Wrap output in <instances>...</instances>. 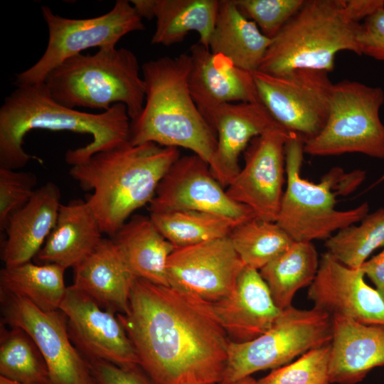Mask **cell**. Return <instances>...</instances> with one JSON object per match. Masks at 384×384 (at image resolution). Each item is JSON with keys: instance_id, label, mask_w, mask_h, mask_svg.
Segmentation results:
<instances>
[{"instance_id": "29", "label": "cell", "mask_w": 384, "mask_h": 384, "mask_svg": "<svg viewBox=\"0 0 384 384\" xmlns=\"http://www.w3.org/2000/svg\"><path fill=\"white\" fill-rule=\"evenodd\" d=\"M65 269L55 264L31 261L6 267L0 272V292L27 299L45 311L58 310L67 287Z\"/></svg>"}, {"instance_id": "8", "label": "cell", "mask_w": 384, "mask_h": 384, "mask_svg": "<svg viewBox=\"0 0 384 384\" xmlns=\"http://www.w3.org/2000/svg\"><path fill=\"white\" fill-rule=\"evenodd\" d=\"M383 104L380 87L349 80L334 83L326 122L317 135L304 142V154L360 153L384 159V124L379 114Z\"/></svg>"}, {"instance_id": "10", "label": "cell", "mask_w": 384, "mask_h": 384, "mask_svg": "<svg viewBox=\"0 0 384 384\" xmlns=\"http://www.w3.org/2000/svg\"><path fill=\"white\" fill-rule=\"evenodd\" d=\"M41 12L48 29V41L41 58L16 75V87L44 82L47 75L65 60L93 48L116 47L125 35L145 27L130 1L118 0L109 12L82 19L64 18L46 6Z\"/></svg>"}, {"instance_id": "25", "label": "cell", "mask_w": 384, "mask_h": 384, "mask_svg": "<svg viewBox=\"0 0 384 384\" xmlns=\"http://www.w3.org/2000/svg\"><path fill=\"white\" fill-rule=\"evenodd\" d=\"M111 239L136 278L169 287L167 262L176 247L162 235L150 217L133 215Z\"/></svg>"}, {"instance_id": "14", "label": "cell", "mask_w": 384, "mask_h": 384, "mask_svg": "<svg viewBox=\"0 0 384 384\" xmlns=\"http://www.w3.org/2000/svg\"><path fill=\"white\" fill-rule=\"evenodd\" d=\"M191 210L223 215L242 223L256 218L247 206L233 201L196 154L179 156L160 181L149 212Z\"/></svg>"}, {"instance_id": "37", "label": "cell", "mask_w": 384, "mask_h": 384, "mask_svg": "<svg viewBox=\"0 0 384 384\" xmlns=\"http://www.w3.org/2000/svg\"><path fill=\"white\" fill-rule=\"evenodd\" d=\"M357 40L361 55L384 62V7L361 23Z\"/></svg>"}, {"instance_id": "42", "label": "cell", "mask_w": 384, "mask_h": 384, "mask_svg": "<svg viewBox=\"0 0 384 384\" xmlns=\"http://www.w3.org/2000/svg\"><path fill=\"white\" fill-rule=\"evenodd\" d=\"M227 384H258V380H256L252 376H247L242 379Z\"/></svg>"}, {"instance_id": "4", "label": "cell", "mask_w": 384, "mask_h": 384, "mask_svg": "<svg viewBox=\"0 0 384 384\" xmlns=\"http://www.w3.org/2000/svg\"><path fill=\"white\" fill-rule=\"evenodd\" d=\"M190 67L189 53L151 60L142 65L145 102L141 113L130 122L129 142L190 149L213 173L216 135L191 97Z\"/></svg>"}, {"instance_id": "39", "label": "cell", "mask_w": 384, "mask_h": 384, "mask_svg": "<svg viewBox=\"0 0 384 384\" xmlns=\"http://www.w3.org/2000/svg\"><path fill=\"white\" fill-rule=\"evenodd\" d=\"M344 6L348 17L353 21L361 23L384 7V0H344Z\"/></svg>"}, {"instance_id": "3", "label": "cell", "mask_w": 384, "mask_h": 384, "mask_svg": "<svg viewBox=\"0 0 384 384\" xmlns=\"http://www.w3.org/2000/svg\"><path fill=\"white\" fill-rule=\"evenodd\" d=\"M178 148L153 142L118 147L92 155L70 168V176L85 191H93L86 202L102 233L111 238L133 212L149 203L172 164Z\"/></svg>"}, {"instance_id": "33", "label": "cell", "mask_w": 384, "mask_h": 384, "mask_svg": "<svg viewBox=\"0 0 384 384\" xmlns=\"http://www.w3.org/2000/svg\"><path fill=\"white\" fill-rule=\"evenodd\" d=\"M358 225L339 230L325 243L327 252L342 264L358 269L376 249L384 246V208L368 213Z\"/></svg>"}, {"instance_id": "18", "label": "cell", "mask_w": 384, "mask_h": 384, "mask_svg": "<svg viewBox=\"0 0 384 384\" xmlns=\"http://www.w3.org/2000/svg\"><path fill=\"white\" fill-rule=\"evenodd\" d=\"M188 87L204 117L216 107L235 102H261L253 75L228 58L198 42L189 50Z\"/></svg>"}, {"instance_id": "26", "label": "cell", "mask_w": 384, "mask_h": 384, "mask_svg": "<svg viewBox=\"0 0 384 384\" xmlns=\"http://www.w3.org/2000/svg\"><path fill=\"white\" fill-rule=\"evenodd\" d=\"M272 39L247 18L233 0H220L209 49L228 58L235 65L252 74L259 70Z\"/></svg>"}, {"instance_id": "34", "label": "cell", "mask_w": 384, "mask_h": 384, "mask_svg": "<svg viewBox=\"0 0 384 384\" xmlns=\"http://www.w3.org/2000/svg\"><path fill=\"white\" fill-rule=\"evenodd\" d=\"M330 343L312 348L295 361L275 368L258 384H330Z\"/></svg>"}, {"instance_id": "21", "label": "cell", "mask_w": 384, "mask_h": 384, "mask_svg": "<svg viewBox=\"0 0 384 384\" xmlns=\"http://www.w3.org/2000/svg\"><path fill=\"white\" fill-rule=\"evenodd\" d=\"M331 319L330 384H356L374 368L384 366V325Z\"/></svg>"}, {"instance_id": "38", "label": "cell", "mask_w": 384, "mask_h": 384, "mask_svg": "<svg viewBox=\"0 0 384 384\" xmlns=\"http://www.w3.org/2000/svg\"><path fill=\"white\" fill-rule=\"evenodd\" d=\"M97 384H153L139 368H124L105 361H88Z\"/></svg>"}, {"instance_id": "28", "label": "cell", "mask_w": 384, "mask_h": 384, "mask_svg": "<svg viewBox=\"0 0 384 384\" xmlns=\"http://www.w3.org/2000/svg\"><path fill=\"white\" fill-rule=\"evenodd\" d=\"M319 261L312 242L294 241L285 251L259 270L280 310L292 306L297 291L311 284Z\"/></svg>"}, {"instance_id": "31", "label": "cell", "mask_w": 384, "mask_h": 384, "mask_svg": "<svg viewBox=\"0 0 384 384\" xmlns=\"http://www.w3.org/2000/svg\"><path fill=\"white\" fill-rule=\"evenodd\" d=\"M0 376L18 384H51L43 355L21 328L1 327Z\"/></svg>"}, {"instance_id": "24", "label": "cell", "mask_w": 384, "mask_h": 384, "mask_svg": "<svg viewBox=\"0 0 384 384\" xmlns=\"http://www.w3.org/2000/svg\"><path fill=\"white\" fill-rule=\"evenodd\" d=\"M102 233L86 201L72 200L60 206L55 227L35 258L41 264L74 268L98 245Z\"/></svg>"}, {"instance_id": "40", "label": "cell", "mask_w": 384, "mask_h": 384, "mask_svg": "<svg viewBox=\"0 0 384 384\" xmlns=\"http://www.w3.org/2000/svg\"><path fill=\"white\" fill-rule=\"evenodd\" d=\"M360 270L373 282L376 290L384 299V249L363 262Z\"/></svg>"}, {"instance_id": "6", "label": "cell", "mask_w": 384, "mask_h": 384, "mask_svg": "<svg viewBox=\"0 0 384 384\" xmlns=\"http://www.w3.org/2000/svg\"><path fill=\"white\" fill-rule=\"evenodd\" d=\"M44 82L53 99L65 107L106 111L121 103L131 120L145 102L137 58L125 48H104L94 55L71 57L50 71Z\"/></svg>"}, {"instance_id": "9", "label": "cell", "mask_w": 384, "mask_h": 384, "mask_svg": "<svg viewBox=\"0 0 384 384\" xmlns=\"http://www.w3.org/2000/svg\"><path fill=\"white\" fill-rule=\"evenodd\" d=\"M332 319L316 309L292 305L282 310L273 325L249 341H230L220 384L230 383L257 371L275 369L306 351L331 342Z\"/></svg>"}, {"instance_id": "5", "label": "cell", "mask_w": 384, "mask_h": 384, "mask_svg": "<svg viewBox=\"0 0 384 384\" xmlns=\"http://www.w3.org/2000/svg\"><path fill=\"white\" fill-rule=\"evenodd\" d=\"M304 140L292 134L285 145L286 188L276 223L294 241L327 240L368 214L367 202L348 210L336 208V196L348 194L364 180L365 171L345 174L333 168L319 183L302 178Z\"/></svg>"}, {"instance_id": "17", "label": "cell", "mask_w": 384, "mask_h": 384, "mask_svg": "<svg viewBox=\"0 0 384 384\" xmlns=\"http://www.w3.org/2000/svg\"><path fill=\"white\" fill-rule=\"evenodd\" d=\"M364 277L360 268L349 267L326 252L321 256L307 297L314 308L331 318L384 325V299Z\"/></svg>"}, {"instance_id": "19", "label": "cell", "mask_w": 384, "mask_h": 384, "mask_svg": "<svg viewBox=\"0 0 384 384\" xmlns=\"http://www.w3.org/2000/svg\"><path fill=\"white\" fill-rule=\"evenodd\" d=\"M205 119L217 139L216 167L213 174L224 188L239 173L240 156L251 141L279 125L262 102L221 105Z\"/></svg>"}, {"instance_id": "13", "label": "cell", "mask_w": 384, "mask_h": 384, "mask_svg": "<svg viewBox=\"0 0 384 384\" xmlns=\"http://www.w3.org/2000/svg\"><path fill=\"white\" fill-rule=\"evenodd\" d=\"M291 135L278 125L253 139L245 150L244 166L225 189L257 218L277 221L284 194L285 145Z\"/></svg>"}, {"instance_id": "30", "label": "cell", "mask_w": 384, "mask_h": 384, "mask_svg": "<svg viewBox=\"0 0 384 384\" xmlns=\"http://www.w3.org/2000/svg\"><path fill=\"white\" fill-rule=\"evenodd\" d=\"M149 217L176 248L227 237L240 224L223 215L191 210L152 212Z\"/></svg>"}, {"instance_id": "11", "label": "cell", "mask_w": 384, "mask_h": 384, "mask_svg": "<svg viewBox=\"0 0 384 384\" xmlns=\"http://www.w3.org/2000/svg\"><path fill=\"white\" fill-rule=\"evenodd\" d=\"M260 102L274 120L304 142L324 128L334 83L329 73L297 69L282 75L253 74Z\"/></svg>"}, {"instance_id": "16", "label": "cell", "mask_w": 384, "mask_h": 384, "mask_svg": "<svg viewBox=\"0 0 384 384\" xmlns=\"http://www.w3.org/2000/svg\"><path fill=\"white\" fill-rule=\"evenodd\" d=\"M65 316L70 338L87 361H105L124 368L139 366L134 347L114 312L89 296L67 287L59 309Z\"/></svg>"}, {"instance_id": "1", "label": "cell", "mask_w": 384, "mask_h": 384, "mask_svg": "<svg viewBox=\"0 0 384 384\" xmlns=\"http://www.w3.org/2000/svg\"><path fill=\"white\" fill-rule=\"evenodd\" d=\"M153 384H220L230 338L212 303L137 278L117 314Z\"/></svg>"}, {"instance_id": "27", "label": "cell", "mask_w": 384, "mask_h": 384, "mask_svg": "<svg viewBox=\"0 0 384 384\" xmlns=\"http://www.w3.org/2000/svg\"><path fill=\"white\" fill-rule=\"evenodd\" d=\"M218 7V0H156V29L151 43L171 46L195 31L198 42L209 48Z\"/></svg>"}, {"instance_id": "15", "label": "cell", "mask_w": 384, "mask_h": 384, "mask_svg": "<svg viewBox=\"0 0 384 384\" xmlns=\"http://www.w3.org/2000/svg\"><path fill=\"white\" fill-rule=\"evenodd\" d=\"M245 267L227 236L175 248L167 276L169 287L213 304L231 294Z\"/></svg>"}, {"instance_id": "2", "label": "cell", "mask_w": 384, "mask_h": 384, "mask_svg": "<svg viewBox=\"0 0 384 384\" xmlns=\"http://www.w3.org/2000/svg\"><path fill=\"white\" fill-rule=\"evenodd\" d=\"M130 122L127 107L121 103L98 114L84 112L54 100L45 82L16 87L0 109V168L17 170L33 158L22 146L31 130L90 134L87 144L66 151L65 161L73 166L96 153L129 142Z\"/></svg>"}, {"instance_id": "36", "label": "cell", "mask_w": 384, "mask_h": 384, "mask_svg": "<svg viewBox=\"0 0 384 384\" xmlns=\"http://www.w3.org/2000/svg\"><path fill=\"white\" fill-rule=\"evenodd\" d=\"M38 180L31 172L0 168V230L32 198Z\"/></svg>"}, {"instance_id": "35", "label": "cell", "mask_w": 384, "mask_h": 384, "mask_svg": "<svg viewBox=\"0 0 384 384\" xmlns=\"http://www.w3.org/2000/svg\"><path fill=\"white\" fill-rule=\"evenodd\" d=\"M304 0H233L237 8L260 31L272 39L299 10Z\"/></svg>"}, {"instance_id": "7", "label": "cell", "mask_w": 384, "mask_h": 384, "mask_svg": "<svg viewBox=\"0 0 384 384\" xmlns=\"http://www.w3.org/2000/svg\"><path fill=\"white\" fill-rule=\"evenodd\" d=\"M360 25L347 15L344 0H304L272 39L259 71L272 75L297 69L331 72L338 52L361 55L357 40Z\"/></svg>"}, {"instance_id": "22", "label": "cell", "mask_w": 384, "mask_h": 384, "mask_svg": "<svg viewBox=\"0 0 384 384\" xmlns=\"http://www.w3.org/2000/svg\"><path fill=\"white\" fill-rule=\"evenodd\" d=\"M60 200L59 187L52 181L47 182L9 218L1 252L4 266L28 262L36 256L55 227Z\"/></svg>"}, {"instance_id": "32", "label": "cell", "mask_w": 384, "mask_h": 384, "mask_svg": "<svg viewBox=\"0 0 384 384\" xmlns=\"http://www.w3.org/2000/svg\"><path fill=\"white\" fill-rule=\"evenodd\" d=\"M228 238L244 265L258 271L294 242L276 222L257 218L237 225Z\"/></svg>"}, {"instance_id": "43", "label": "cell", "mask_w": 384, "mask_h": 384, "mask_svg": "<svg viewBox=\"0 0 384 384\" xmlns=\"http://www.w3.org/2000/svg\"><path fill=\"white\" fill-rule=\"evenodd\" d=\"M0 384H18L0 376Z\"/></svg>"}, {"instance_id": "12", "label": "cell", "mask_w": 384, "mask_h": 384, "mask_svg": "<svg viewBox=\"0 0 384 384\" xmlns=\"http://www.w3.org/2000/svg\"><path fill=\"white\" fill-rule=\"evenodd\" d=\"M3 321L26 331L43 355L51 384H97L89 362L72 343L60 310L45 311L21 297L0 292Z\"/></svg>"}, {"instance_id": "20", "label": "cell", "mask_w": 384, "mask_h": 384, "mask_svg": "<svg viewBox=\"0 0 384 384\" xmlns=\"http://www.w3.org/2000/svg\"><path fill=\"white\" fill-rule=\"evenodd\" d=\"M212 305L231 341L238 343L263 334L282 311L275 304L260 272L246 267L231 294Z\"/></svg>"}, {"instance_id": "41", "label": "cell", "mask_w": 384, "mask_h": 384, "mask_svg": "<svg viewBox=\"0 0 384 384\" xmlns=\"http://www.w3.org/2000/svg\"><path fill=\"white\" fill-rule=\"evenodd\" d=\"M156 0H132L130 1L139 16L143 18L151 20L154 18Z\"/></svg>"}, {"instance_id": "23", "label": "cell", "mask_w": 384, "mask_h": 384, "mask_svg": "<svg viewBox=\"0 0 384 384\" xmlns=\"http://www.w3.org/2000/svg\"><path fill=\"white\" fill-rule=\"evenodd\" d=\"M73 286L101 307L124 314L137 279L112 239L103 238L74 268Z\"/></svg>"}]
</instances>
